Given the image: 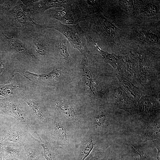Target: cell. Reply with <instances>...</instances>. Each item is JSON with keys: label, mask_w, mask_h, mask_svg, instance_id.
Returning a JSON list of instances; mask_svg holds the SVG:
<instances>
[{"label": "cell", "mask_w": 160, "mask_h": 160, "mask_svg": "<svg viewBox=\"0 0 160 160\" xmlns=\"http://www.w3.org/2000/svg\"><path fill=\"white\" fill-rule=\"evenodd\" d=\"M115 72H105L92 54L80 55L71 73L74 90L87 106L109 103L111 89Z\"/></svg>", "instance_id": "6da1fadb"}, {"label": "cell", "mask_w": 160, "mask_h": 160, "mask_svg": "<svg viewBox=\"0 0 160 160\" xmlns=\"http://www.w3.org/2000/svg\"><path fill=\"white\" fill-rule=\"evenodd\" d=\"M0 114L10 115L9 104L7 99H0Z\"/></svg>", "instance_id": "1f68e13d"}, {"label": "cell", "mask_w": 160, "mask_h": 160, "mask_svg": "<svg viewBox=\"0 0 160 160\" xmlns=\"http://www.w3.org/2000/svg\"><path fill=\"white\" fill-rule=\"evenodd\" d=\"M135 142H126L124 143L129 146L133 152L137 154L140 157V160H156L155 155L145 147L142 145V142L135 141Z\"/></svg>", "instance_id": "4316f807"}, {"label": "cell", "mask_w": 160, "mask_h": 160, "mask_svg": "<svg viewBox=\"0 0 160 160\" xmlns=\"http://www.w3.org/2000/svg\"><path fill=\"white\" fill-rule=\"evenodd\" d=\"M31 132L25 125L16 119L11 122L2 133L0 142L4 146L21 147L23 140Z\"/></svg>", "instance_id": "5bb4252c"}, {"label": "cell", "mask_w": 160, "mask_h": 160, "mask_svg": "<svg viewBox=\"0 0 160 160\" xmlns=\"http://www.w3.org/2000/svg\"><path fill=\"white\" fill-rule=\"evenodd\" d=\"M4 151L3 144L0 142V160H2V158L3 156Z\"/></svg>", "instance_id": "8d00e7d4"}, {"label": "cell", "mask_w": 160, "mask_h": 160, "mask_svg": "<svg viewBox=\"0 0 160 160\" xmlns=\"http://www.w3.org/2000/svg\"><path fill=\"white\" fill-rule=\"evenodd\" d=\"M119 160H138L135 158L133 156L131 155H124L120 156Z\"/></svg>", "instance_id": "d590c367"}, {"label": "cell", "mask_w": 160, "mask_h": 160, "mask_svg": "<svg viewBox=\"0 0 160 160\" xmlns=\"http://www.w3.org/2000/svg\"><path fill=\"white\" fill-rule=\"evenodd\" d=\"M0 49L9 53L20 69L38 74L49 71L36 56L33 45L21 35L0 30Z\"/></svg>", "instance_id": "277c9868"}, {"label": "cell", "mask_w": 160, "mask_h": 160, "mask_svg": "<svg viewBox=\"0 0 160 160\" xmlns=\"http://www.w3.org/2000/svg\"></svg>", "instance_id": "74e56055"}, {"label": "cell", "mask_w": 160, "mask_h": 160, "mask_svg": "<svg viewBox=\"0 0 160 160\" xmlns=\"http://www.w3.org/2000/svg\"><path fill=\"white\" fill-rule=\"evenodd\" d=\"M112 144L106 150L103 160H119L120 155L114 149Z\"/></svg>", "instance_id": "4dcf8cb0"}, {"label": "cell", "mask_w": 160, "mask_h": 160, "mask_svg": "<svg viewBox=\"0 0 160 160\" xmlns=\"http://www.w3.org/2000/svg\"><path fill=\"white\" fill-rule=\"evenodd\" d=\"M10 109V116L25 125L31 132L36 135V132L30 124L23 107L20 104L19 99L16 96H13L7 98Z\"/></svg>", "instance_id": "44dd1931"}, {"label": "cell", "mask_w": 160, "mask_h": 160, "mask_svg": "<svg viewBox=\"0 0 160 160\" xmlns=\"http://www.w3.org/2000/svg\"><path fill=\"white\" fill-rule=\"evenodd\" d=\"M27 8L30 15L34 21L46 11L53 8H63L71 6L73 0H21Z\"/></svg>", "instance_id": "9a60e30c"}, {"label": "cell", "mask_w": 160, "mask_h": 160, "mask_svg": "<svg viewBox=\"0 0 160 160\" xmlns=\"http://www.w3.org/2000/svg\"><path fill=\"white\" fill-rule=\"evenodd\" d=\"M109 138L111 139L94 134L88 130L79 144L76 160H85L98 144Z\"/></svg>", "instance_id": "d6986e66"}, {"label": "cell", "mask_w": 160, "mask_h": 160, "mask_svg": "<svg viewBox=\"0 0 160 160\" xmlns=\"http://www.w3.org/2000/svg\"><path fill=\"white\" fill-rule=\"evenodd\" d=\"M115 75L120 84L124 87V90L133 96L137 105L140 98L146 95L145 94L125 78L115 72Z\"/></svg>", "instance_id": "484cf974"}, {"label": "cell", "mask_w": 160, "mask_h": 160, "mask_svg": "<svg viewBox=\"0 0 160 160\" xmlns=\"http://www.w3.org/2000/svg\"><path fill=\"white\" fill-rule=\"evenodd\" d=\"M39 138L44 158L47 160H60L64 153L43 135L40 136Z\"/></svg>", "instance_id": "603a6c76"}, {"label": "cell", "mask_w": 160, "mask_h": 160, "mask_svg": "<svg viewBox=\"0 0 160 160\" xmlns=\"http://www.w3.org/2000/svg\"><path fill=\"white\" fill-rule=\"evenodd\" d=\"M160 99L151 95L143 96L137 104V111L130 118L145 126L160 124Z\"/></svg>", "instance_id": "7c38bea8"}, {"label": "cell", "mask_w": 160, "mask_h": 160, "mask_svg": "<svg viewBox=\"0 0 160 160\" xmlns=\"http://www.w3.org/2000/svg\"><path fill=\"white\" fill-rule=\"evenodd\" d=\"M21 148H15L12 146H4L3 157L7 160H19Z\"/></svg>", "instance_id": "f1b7e54d"}, {"label": "cell", "mask_w": 160, "mask_h": 160, "mask_svg": "<svg viewBox=\"0 0 160 160\" xmlns=\"http://www.w3.org/2000/svg\"><path fill=\"white\" fill-rule=\"evenodd\" d=\"M140 128L136 132L137 135L135 140L140 142H145L157 139H160V124L154 127L145 126L140 124Z\"/></svg>", "instance_id": "7402d4cb"}, {"label": "cell", "mask_w": 160, "mask_h": 160, "mask_svg": "<svg viewBox=\"0 0 160 160\" xmlns=\"http://www.w3.org/2000/svg\"><path fill=\"white\" fill-rule=\"evenodd\" d=\"M113 140L107 139L98 144L85 160H103L106 149L112 144Z\"/></svg>", "instance_id": "83f0119b"}, {"label": "cell", "mask_w": 160, "mask_h": 160, "mask_svg": "<svg viewBox=\"0 0 160 160\" xmlns=\"http://www.w3.org/2000/svg\"><path fill=\"white\" fill-rule=\"evenodd\" d=\"M24 149L27 160H44L43 149L40 140L28 134L23 141Z\"/></svg>", "instance_id": "ffe728a7"}, {"label": "cell", "mask_w": 160, "mask_h": 160, "mask_svg": "<svg viewBox=\"0 0 160 160\" xmlns=\"http://www.w3.org/2000/svg\"><path fill=\"white\" fill-rule=\"evenodd\" d=\"M44 18L56 20L66 25H73L78 24L73 3L71 6L63 8L61 11H57L55 8L49 9L46 11L34 22L37 23L40 20Z\"/></svg>", "instance_id": "ac0fdd59"}, {"label": "cell", "mask_w": 160, "mask_h": 160, "mask_svg": "<svg viewBox=\"0 0 160 160\" xmlns=\"http://www.w3.org/2000/svg\"><path fill=\"white\" fill-rule=\"evenodd\" d=\"M52 31L51 29L45 28L21 35L33 45L36 56L49 71L56 68Z\"/></svg>", "instance_id": "ba28073f"}, {"label": "cell", "mask_w": 160, "mask_h": 160, "mask_svg": "<svg viewBox=\"0 0 160 160\" xmlns=\"http://www.w3.org/2000/svg\"><path fill=\"white\" fill-rule=\"evenodd\" d=\"M88 49L94 48L102 56L106 63L109 64L114 68V72L126 78L125 64L121 56L113 53H110L100 48L94 40L90 36L86 37Z\"/></svg>", "instance_id": "2e32d148"}, {"label": "cell", "mask_w": 160, "mask_h": 160, "mask_svg": "<svg viewBox=\"0 0 160 160\" xmlns=\"http://www.w3.org/2000/svg\"><path fill=\"white\" fill-rule=\"evenodd\" d=\"M47 28L44 24L35 22L30 16L27 7L21 0L3 14L0 20V30L13 34L25 35Z\"/></svg>", "instance_id": "52a82bcc"}, {"label": "cell", "mask_w": 160, "mask_h": 160, "mask_svg": "<svg viewBox=\"0 0 160 160\" xmlns=\"http://www.w3.org/2000/svg\"><path fill=\"white\" fill-rule=\"evenodd\" d=\"M125 70L127 79L136 86L138 68L137 57L132 53L125 56Z\"/></svg>", "instance_id": "d4e9b609"}, {"label": "cell", "mask_w": 160, "mask_h": 160, "mask_svg": "<svg viewBox=\"0 0 160 160\" xmlns=\"http://www.w3.org/2000/svg\"><path fill=\"white\" fill-rule=\"evenodd\" d=\"M52 31L55 42L56 68L65 70L71 74L76 65L81 53L76 54L75 52L78 50L72 47L62 34L54 29Z\"/></svg>", "instance_id": "30bf717a"}, {"label": "cell", "mask_w": 160, "mask_h": 160, "mask_svg": "<svg viewBox=\"0 0 160 160\" xmlns=\"http://www.w3.org/2000/svg\"><path fill=\"white\" fill-rule=\"evenodd\" d=\"M40 24L60 33L66 38L72 47L77 49L81 55L91 53L87 47L86 33L79 23L70 27L56 20L44 18L40 20Z\"/></svg>", "instance_id": "9c48e42d"}, {"label": "cell", "mask_w": 160, "mask_h": 160, "mask_svg": "<svg viewBox=\"0 0 160 160\" xmlns=\"http://www.w3.org/2000/svg\"><path fill=\"white\" fill-rule=\"evenodd\" d=\"M19 73L30 81L41 88H61L68 87L72 82L71 74L66 71L54 68L48 73H34L22 69Z\"/></svg>", "instance_id": "8fae6325"}, {"label": "cell", "mask_w": 160, "mask_h": 160, "mask_svg": "<svg viewBox=\"0 0 160 160\" xmlns=\"http://www.w3.org/2000/svg\"><path fill=\"white\" fill-rule=\"evenodd\" d=\"M117 108L110 103L87 106L86 120L88 130L113 140L119 137L127 129L129 122L117 117Z\"/></svg>", "instance_id": "3957f363"}, {"label": "cell", "mask_w": 160, "mask_h": 160, "mask_svg": "<svg viewBox=\"0 0 160 160\" xmlns=\"http://www.w3.org/2000/svg\"><path fill=\"white\" fill-rule=\"evenodd\" d=\"M27 79L24 81L14 80L9 83L0 84V95L7 99L16 96L25 87Z\"/></svg>", "instance_id": "cb8c5ba5"}, {"label": "cell", "mask_w": 160, "mask_h": 160, "mask_svg": "<svg viewBox=\"0 0 160 160\" xmlns=\"http://www.w3.org/2000/svg\"><path fill=\"white\" fill-rule=\"evenodd\" d=\"M145 39L150 43L153 44L159 43V38L154 33L148 32L145 34Z\"/></svg>", "instance_id": "d6a6232c"}, {"label": "cell", "mask_w": 160, "mask_h": 160, "mask_svg": "<svg viewBox=\"0 0 160 160\" xmlns=\"http://www.w3.org/2000/svg\"><path fill=\"white\" fill-rule=\"evenodd\" d=\"M17 1V0H0V20L3 14L13 8Z\"/></svg>", "instance_id": "f546056e"}, {"label": "cell", "mask_w": 160, "mask_h": 160, "mask_svg": "<svg viewBox=\"0 0 160 160\" xmlns=\"http://www.w3.org/2000/svg\"><path fill=\"white\" fill-rule=\"evenodd\" d=\"M17 97L27 104L29 111L26 114L37 136L39 137L44 134L49 114L43 100L40 87L28 80L25 87Z\"/></svg>", "instance_id": "8992f818"}, {"label": "cell", "mask_w": 160, "mask_h": 160, "mask_svg": "<svg viewBox=\"0 0 160 160\" xmlns=\"http://www.w3.org/2000/svg\"><path fill=\"white\" fill-rule=\"evenodd\" d=\"M153 144L157 149L156 158L157 160H160V140L157 139L152 140Z\"/></svg>", "instance_id": "e575fe53"}, {"label": "cell", "mask_w": 160, "mask_h": 160, "mask_svg": "<svg viewBox=\"0 0 160 160\" xmlns=\"http://www.w3.org/2000/svg\"><path fill=\"white\" fill-rule=\"evenodd\" d=\"M109 103L116 108L124 110L132 117L136 113L137 107L134 101L128 96L115 76L111 85Z\"/></svg>", "instance_id": "4fadbf2b"}, {"label": "cell", "mask_w": 160, "mask_h": 160, "mask_svg": "<svg viewBox=\"0 0 160 160\" xmlns=\"http://www.w3.org/2000/svg\"><path fill=\"white\" fill-rule=\"evenodd\" d=\"M40 89L50 115L64 120L78 129L88 130L87 105L72 87Z\"/></svg>", "instance_id": "7a4b0ae2"}, {"label": "cell", "mask_w": 160, "mask_h": 160, "mask_svg": "<svg viewBox=\"0 0 160 160\" xmlns=\"http://www.w3.org/2000/svg\"><path fill=\"white\" fill-rule=\"evenodd\" d=\"M88 130L78 129L71 124L49 115L44 135L64 154L78 151L79 144Z\"/></svg>", "instance_id": "5b68a950"}, {"label": "cell", "mask_w": 160, "mask_h": 160, "mask_svg": "<svg viewBox=\"0 0 160 160\" xmlns=\"http://www.w3.org/2000/svg\"><path fill=\"white\" fill-rule=\"evenodd\" d=\"M157 8L154 5L149 4L145 7L144 12L147 15L151 16L154 15L157 12Z\"/></svg>", "instance_id": "836d02e7"}, {"label": "cell", "mask_w": 160, "mask_h": 160, "mask_svg": "<svg viewBox=\"0 0 160 160\" xmlns=\"http://www.w3.org/2000/svg\"><path fill=\"white\" fill-rule=\"evenodd\" d=\"M20 69L12 56L7 51L0 49V84L10 83Z\"/></svg>", "instance_id": "e0dca14e"}]
</instances>
